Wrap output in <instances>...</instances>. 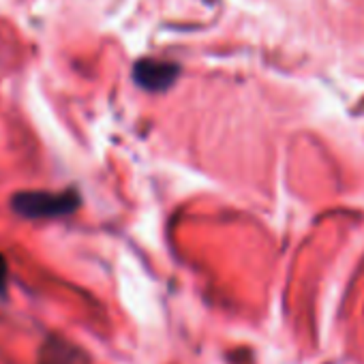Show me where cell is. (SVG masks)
I'll use <instances>...</instances> for the list:
<instances>
[{"label":"cell","mask_w":364,"mask_h":364,"mask_svg":"<svg viewBox=\"0 0 364 364\" xmlns=\"http://www.w3.org/2000/svg\"><path fill=\"white\" fill-rule=\"evenodd\" d=\"M80 206V198L75 191H22L11 200L14 213L24 219H54L71 215Z\"/></svg>","instance_id":"obj_1"},{"label":"cell","mask_w":364,"mask_h":364,"mask_svg":"<svg viewBox=\"0 0 364 364\" xmlns=\"http://www.w3.org/2000/svg\"><path fill=\"white\" fill-rule=\"evenodd\" d=\"M7 291V262L0 255V296H5Z\"/></svg>","instance_id":"obj_2"}]
</instances>
